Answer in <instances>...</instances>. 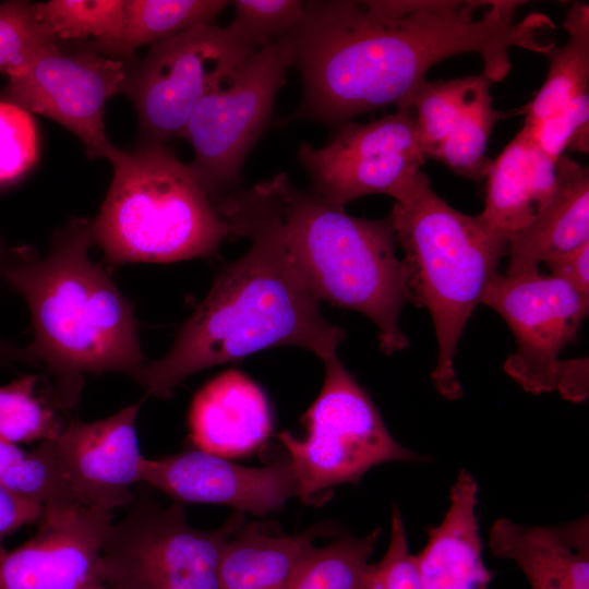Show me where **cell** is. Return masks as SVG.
<instances>
[{
	"label": "cell",
	"instance_id": "cell-31",
	"mask_svg": "<svg viewBox=\"0 0 589 589\" xmlns=\"http://www.w3.org/2000/svg\"><path fill=\"white\" fill-rule=\"evenodd\" d=\"M52 43L58 41L39 20L35 2L0 3V72Z\"/></svg>",
	"mask_w": 589,
	"mask_h": 589
},
{
	"label": "cell",
	"instance_id": "cell-36",
	"mask_svg": "<svg viewBox=\"0 0 589 589\" xmlns=\"http://www.w3.org/2000/svg\"><path fill=\"white\" fill-rule=\"evenodd\" d=\"M550 275L569 284L589 301V241L545 262Z\"/></svg>",
	"mask_w": 589,
	"mask_h": 589
},
{
	"label": "cell",
	"instance_id": "cell-1",
	"mask_svg": "<svg viewBox=\"0 0 589 589\" xmlns=\"http://www.w3.org/2000/svg\"><path fill=\"white\" fill-rule=\"evenodd\" d=\"M522 1L309 0L301 19L274 41L302 82L283 120L340 127L376 108L398 106L437 62L481 57L483 74L503 80L514 47L545 55L555 25L543 13L514 19Z\"/></svg>",
	"mask_w": 589,
	"mask_h": 589
},
{
	"label": "cell",
	"instance_id": "cell-25",
	"mask_svg": "<svg viewBox=\"0 0 589 589\" xmlns=\"http://www.w3.org/2000/svg\"><path fill=\"white\" fill-rule=\"evenodd\" d=\"M0 486L41 508L84 505L61 472L53 440L43 441L32 450L0 440Z\"/></svg>",
	"mask_w": 589,
	"mask_h": 589
},
{
	"label": "cell",
	"instance_id": "cell-15",
	"mask_svg": "<svg viewBox=\"0 0 589 589\" xmlns=\"http://www.w3.org/2000/svg\"><path fill=\"white\" fill-rule=\"evenodd\" d=\"M142 469L143 482L176 501L226 505L261 517L298 496L290 460L245 467L195 448L158 459L144 457Z\"/></svg>",
	"mask_w": 589,
	"mask_h": 589
},
{
	"label": "cell",
	"instance_id": "cell-20",
	"mask_svg": "<svg viewBox=\"0 0 589 589\" xmlns=\"http://www.w3.org/2000/svg\"><path fill=\"white\" fill-rule=\"evenodd\" d=\"M449 500L443 520L429 530L425 546L414 555L420 588L489 589L492 574L482 555L478 483L466 469L459 471Z\"/></svg>",
	"mask_w": 589,
	"mask_h": 589
},
{
	"label": "cell",
	"instance_id": "cell-35",
	"mask_svg": "<svg viewBox=\"0 0 589 589\" xmlns=\"http://www.w3.org/2000/svg\"><path fill=\"white\" fill-rule=\"evenodd\" d=\"M361 589H421L414 554L409 551L402 516L396 503L392 507L388 548L381 561L368 565Z\"/></svg>",
	"mask_w": 589,
	"mask_h": 589
},
{
	"label": "cell",
	"instance_id": "cell-4",
	"mask_svg": "<svg viewBox=\"0 0 589 589\" xmlns=\"http://www.w3.org/2000/svg\"><path fill=\"white\" fill-rule=\"evenodd\" d=\"M242 191L318 301L368 316L378 329L385 354L409 346L398 322L412 297L405 263L396 255L389 217L351 216L344 207L297 189L286 172Z\"/></svg>",
	"mask_w": 589,
	"mask_h": 589
},
{
	"label": "cell",
	"instance_id": "cell-8",
	"mask_svg": "<svg viewBox=\"0 0 589 589\" xmlns=\"http://www.w3.org/2000/svg\"><path fill=\"white\" fill-rule=\"evenodd\" d=\"M244 524V514L233 512L216 529H196L180 504L163 506L140 486L124 516L107 528L103 579L108 589H219L223 553Z\"/></svg>",
	"mask_w": 589,
	"mask_h": 589
},
{
	"label": "cell",
	"instance_id": "cell-16",
	"mask_svg": "<svg viewBox=\"0 0 589 589\" xmlns=\"http://www.w3.org/2000/svg\"><path fill=\"white\" fill-rule=\"evenodd\" d=\"M141 404L92 422L69 419L53 440L61 472L82 504L112 513L131 502L132 486L143 481L136 434Z\"/></svg>",
	"mask_w": 589,
	"mask_h": 589
},
{
	"label": "cell",
	"instance_id": "cell-34",
	"mask_svg": "<svg viewBox=\"0 0 589 589\" xmlns=\"http://www.w3.org/2000/svg\"><path fill=\"white\" fill-rule=\"evenodd\" d=\"M232 22L259 48L274 43L289 32L301 19V0H235Z\"/></svg>",
	"mask_w": 589,
	"mask_h": 589
},
{
	"label": "cell",
	"instance_id": "cell-37",
	"mask_svg": "<svg viewBox=\"0 0 589 589\" xmlns=\"http://www.w3.org/2000/svg\"><path fill=\"white\" fill-rule=\"evenodd\" d=\"M43 508L22 501L0 486V556L5 553L4 540L17 529L37 522Z\"/></svg>",
	"mask_w": 589,
	"mask_h": 589
},
{
	"label": "cell",
	"instance_id": "cell-27",
	"mask_svg": "<svg viewBox=\"0 0 589 589\" xmlns=\"http://www.w3.org/2000/svg\"><path fill=\"white\" fill-rule=\"evenodd\" d=\"M36 11L58 43L79 40L101 53L122 34L125 0H50L36 2Z\"/></svg>",
	"mask_w": 589,
	"mask_h": 589
},
{
	"label": "cell",
	"instance_id": "cell-9",
	"mask_svg": "<svg viewBox=\"0 0 589 589\" xmlns=\"http://www.w3.org/2000/svg\"><path fill=\"white\" fill-rule=\"evenodd\" d=\"M259 47L232 21L195 25L124 62L120 93L133 103L139 142L182 137L200 100Z\"/></svg>",
	"mask_w": 589,
	"mask_h": 589
},
{
	"label": "cell",
	"instance_id": "cell-12",
	"mask_svg": "<svg viewBox=\"0 0 589 589\" xmlns=\"http://www.w3.org/2000/svg\"><path fill=\"white\" fill-rule=\"evenodd\" d=\"M3 99L49 118L74 134L89 158L108 159L117 148L108 139L105 105L120 93L124 62L96 51L45 46L5 71Z\"/></svg>",
	"mask_w": 589,
	"mask_h": 589
},
{
	"label": "cell",
	"instance_id": "cell-32",
	"mask_svg": "<svg viewBox=\"0 0 589 589\" xmlns=\"http://www.w3.org/2000/svg\"><path fill=\"white\" fill-rule=\"evenodd\" d=\"M536 145L553 161L567 147L587 153L589 148V92H582L546 119L522 127Z\"/></svg>",
	"mask_w": 589,
	"mask_h": 589
},
{
	"label": "cell",
	"instance_id": "cell-7",
	"mask_svg": "<svg viewBox=\"0 0 589 589\" xmlns=\"http://www.w3.org/2000/svg\"><path fill=\"white\" fill-rule=\"evenodd\" d=\"M323 361V386L302 417L306 436L300 440L287 431L277 435L289 453L303 504H321L328 498L327 490L357 484L377 465L430 461L393 437L369 394L337 356Z\"/></svg>",
	"mask_w": 589,
	"mask_h": 589
},
{
	"label": "cell",
	"instance_id": "cell-11",
	"mask_svg": "<svg viewBox=\"0 0 589 589\" xmlns=\"http://www.w3.org/2000/svg\"><path fill=\"white\" fill-rule=\"evenodd\" d=\"M297 158L309 175L311 193L338 207L370 194L400 202L429 179L408 108L366 123L346 122L322 147L302 142Z\"/></svg>",
	"mask_w": 589,
	"mask_h": 589
},
{
	"label": "cell",
	"instance_id": "cell-23",
	"mask_svg": "<svg viewBox=\"0 0 589 589\" xmlns=\"http://www.w3.org/2000/svg\"><path fill=\"white\" fill-rule=\"evenodd\" d=\"M230 1L224 0H125L120 38L100 55L129 62L141 46H153L195 25L216 23Z\"/></svg>",
	"mask_w": 589,
	"mask_h": 589
},
{
	"label": "cell",
	"instance_id": "cell-10",
	"mask_svg": "<svg viewBox=\"0 0 589 589\" xmlns=\"http://www.w3.org/2000/svg\"><path fill=\"white\" fill-rule=\"evenodd\" d=\"M289 68L274 43L261 47L192 112L182 139L194 153L189 166L213 201L240 189L245 160L271 123Z\"/></svg>",
	"mask_w": 589,
	"mask_h": 589
},
{
	"label": "cell",
	"instance_id": "cell-2",
	"mask_svg": "<svg viewBox=\"0 0 589 589\" xmlns=\"http://www.w3.org/2000/svg\"><path fill=\"white\" fill-rule=\"evenodd\" d=\"M230 235L249 250L226 264L183 324L170 350L146 362L134 381L147 395L170 398L189 376L276 346H298L322 360L336 356L345 333L326 320L257 211L239 190L215 201Z\"/></svg>",
	"mask_w": 589,
	"mask_h": 589
},
{
	"label": "cell",
	"instance_id": "cell-21",
	"mask_svg": "<svg viewBox=\"0 0 589 589\" xmlns=\"http://www.w3.org/2000/svg\"><path fill=\"white\" fill-rule=\"evenodd\" d=\"M556 189L545 211L507 244V276L539 272L541 263L589 241V171L568 155L555 163Z\"/></svg>",
	"mask_w": 589,
	"mask_h": 589
},
{
	"label": "cell",
	"instance_id": "cell-22",
	"mask_svg": "<svg viewBox=\"0 0 589 589\" xmlns=\"http://www.w3.org/2000/svg\"><path fill=\"white\" fill-rule=\"evenodd\" d=\"M335 534L336 528L330 522L291 534L257 520L245 522L223 553L219 589H286L315 539Z\"/></svg>",
	"mask_w": 589,
	"mask_h": 589
},
{
	"label": "cell",
	"instance_id": "cell-26",
	"mask_svg": "<svg viewBox=\"0 0 589 589\" xmlns=\"http://www.w3.org/2000/svg\"><path fill=\"white\" fill-rule=\"evenodd\" d=\"M492 83L483 73L474 75L461 112L433 158L471 180L485 178L491 164L485 152L500 118L490 93Z\"/></svg>",
	"mask_w": 589,
	"mask_h": 589
},
{
	"label": "cell",
	"instance_id": "cell-24",
	"mask_svg": "<svg viewBox=\"0 0 589 589\" xmlns=\"http://www.w3.org/2000/svg\"><path fill=\"white\" fill-rule=\"evenodd\" d=\"M568 34L561 47L551 48L546 79L527 105L525 124H536L555 113L568 101L588 91L589 82V5L570 4L563 21Z\"/></svg>",
	"mask_w": 589,
	"mask_h": 589
},
{
	"label": "cell",
	"instance_id": "cell-13",
	"mask_svg": "<svg viewBox=\"0 0 589 589\" xmlns=\"http://www.w3.org/2000/svg\"><path fill=\"white\" fill-rule=\"evenodd\" d=\"M481 302L497 312L514 334L517 348L506 359L505 372L533 395L555 389L558 354L577 335L589 301L566 281L537 272L498 273Z\"/></svg>",
	"mask_w": 589,
	"mask_h": 589
},
{
	"label": "cell",
	"instance_id": "cell-3",
	"mask_svg": "<svg viewBox=\"0 0 589 589\" xmlns=\"http://www.w3.org/2000/svg\"><path fill=\"white\" fill-rule=\"evenodd\" d=\"M92 244L89 221L72 218L53 233L46 254L12 250L2 275L28 306L33 340L24 349L45 369L61 411L77 405L85 374L135 380L146 363L131 305L89 257Z\"/></svg>",
	"mask_w": 589,
	"mask_h": 589
},
{
	"label": "cell",
	"instance_id": "cell-28",
	"mask_svg": "<svg viewBox=\"0 0 589 589\" xmlns=\"http://www.w3.org/2000/svg\"><path fill=\"white\" fill-rule=\"evenodd\" d=\"M43 375H24L0 386V440L14 444L56 440L64 420Z\"/></svg>",
	"mask_w": 589,
	"mask_h": 589
},
{
	"label": "cell",
	"instance_id": "cell-33",
	"mask_svg": "<svg viewBox=\"0 0 589 589\" xmlns=\"http://www.w3.org/2000/svg\"><path fill=\"white\" fill-rule=\"evenodd\" d=\"M38 140L31 113L0 100V187L20 179L36 163Z\"/></svg>",
	"mask_w": 589,
	"mask_h": 589
},
{
	"label": "cell",
	"instance_id": "cell-38",
	"mask_svg": "<svg viewBox=\"0 0 589 589\" xmlns=\"http://www.w3.org/2000/svg\"><path fill=\"white\" fill-rule=\"evenodd\" d=\"M555 389L569 401L581 402L586 400L589 394L588 358L558 361Z\"/></svg>",
	"mask_w": 589,
	"mask_h": 589
},
{
	"label": "cell",
	"instance_id": "cell-17",
	"mask_svg": "<svg viewBox=\"0 0 589 589\" xmlns=\"http://www.w3.org/2000/svg\"><path fill=\"white\" fill-rule=\"evenodd\" d=\"M491 553L513 561L531 589H589V517L554 526L500 518L489 532Z\"/></svg>",
	"mask_w": 589,
	"mask_h": 589
},
{
	"label": "cell",
	"instance_id": "cell-5",
	"mask_svg": "<svg viewBox=\"0 0 589 589\" xmlns=\"http://www.w3.org/2000/svg\"><path fill=\"white\" fill-rule=\"evenodd\" d=\"M113 177L91 238L113 264L169 263L215 254L229 227L189 163L167 145L137 142L108 158Z\"/></svg>",
	"mask_w": 589,
	"mask_h": 589
},
{
	"label": "cell",
	"instance_id": "cell-39",
	"mask_svg": "<svg viewBox=\"0 0 589 589\" xmlns=\"http://www.w3.org/2000/svg\"><path fill=\"white\" fill-rule=\"evenodd\" d=\"M15 362L33 365L24 348L0 338V363L10 364Z\"/></svg>",
	"mask_w": 589,
	"mask_h": 589
},
{
	"label": "cell",
	"instance_id": "cell-18",
	"mask_svg": "<svg viewBox=\"0 0 589 589\" xmlns=\"http://www.w3.org/2000/svg\"><path fill=\"white\" fill-rule=\"evenodd\" d=\"M272 416L262 389L238 370L204 385L189 411V436L196 448L220 457L251 453L271 434Z\"/></svg>",
	"mask_w": 589,
	"mask_h": 589
},
{
	"label": "cell",
	"instance_id": "cell-30",
	"mask_svg": "<svg viewBox=\"0 0 589 589\" xmlns=\"http://www.w3.org/2000/svg\"><path fill=\"white\" fill-rule=\"evenodd\" d=\"M474 75L448 81L423 80L397 108H408L425 157L434 158L464 107Z\"/></svg>",
	"mask_w": 589,
	"mask_h": 589
},
{
	"label": "cell",
	"instance_id": "cell-29",
	"mask_svg": "<svg viewBox=\"0 0 589 589\" xmlns=\"http://www.w3.org/2000/svg\"><path fill=\"white\" fill-rule=\"evenodd\" d=\"M381 534H345L322 548L311 546L286 589H361L363 577Z\"/></svg>",
	"mask_w": 589,
	"mask_h": 589
},
{
	"label": "cell",
	"instance_id": "cell-40",
	"mask_svg": "<svg viewBox=\"0 0 589 589\" xmlns=\"http://www.w3.org/2000/svg\"><path fill=\"white\" fill-rule=\"evenodd\" d=\"M11 253L12 250H9L0 239V279H2L3 271L11 257Z\"/></svg>",
	"mask_w": 589,
	"mask_h": 589
},
{
	"label": "cell",
	"instance_id": "cell-6",
	"mask_svg": "<svg viewBox=\"0 0 589 589\" xmlns=\"http://www.w3.org/2000/svg\"><path fill=\"white\" fill-rule=\"evenodd\" d=\"M402 259L412 302L433 320L437 361L431 378L446 399H458L462 387L455 371L458 341L467 321L506 256L507 243L490 233L477 216L462 214L425 180L407 199L395 202L388 216Z\"/></svg>",
	"mask_w": 589,
	"mask_h": 589
},
{
	"label": "cell",
	"instance_id": "cell-14",
	"mask_svg": "<svg viewBox=\"0 0 589 589\" xmlns=\"http://www.w3.org/2000/svg\"><path fill=\"white\" fill-rule=\"evenodd\" d=\"M111 521L93 506L43 508L34 536L0 556V589H108L100 552Z\"/></svg>",
	"mask_w": 589,
	"mask_h": 589
},
{
	"label": "cell",
	"instance_id": "cell-19",
	"mask_svg": "<svg viewBox=\"0 0 589 589\" xmlns=\"http://www.w3.org/2000/svg\"><path fill=\"white\" fill-rule=\"evenodd\" d=\"M485 178V205L477 218L507 244L545 211L556 189L555 161L524 128L491 161Z\"/></svg>",
	"mask_w": 589,
	"mask_h": 589
}]
</instances>
